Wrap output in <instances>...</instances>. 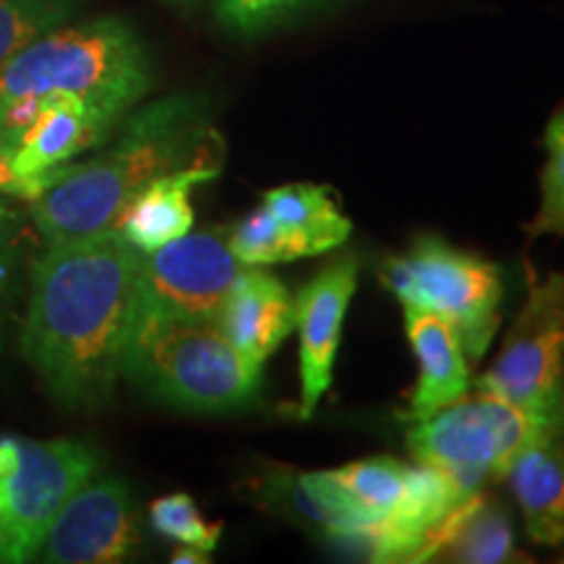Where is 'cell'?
<instances>
[{"label":"cell","instance_id":"6da1fadb","mask_svg":"<svg viewBox=\"0 0 564 564\" xmlns=\"http://www.w3.org/2000/svg\"><path fill=\"white\" fill-rule=\"evenodd\" d=\"M141 251L118 230L47 246L32 270L21 352L74 411L100 408L123 377L139 312Z\"/></svg>","mask_w":564,"mask_h":564},{"label":"cell","instance_id":"7a4b0ae2","mask_svg":"<svg viewBox=\"0 0 564 564\" xmlns=\"http://www.w3.org/2000/svg\"><path fill=\"white\" fill-rule=\"evenodd\" d=\"M223 141L196 97L173 95L131 112L108 150L51 173L32 199V220L47 246L116 230L141 188L183 167H223Z\"/></svg>","mask_w":564,"mask_h":564},{"label":"cell","instance_id":"3957f363","mask_svg":"<svg viewBox=\"0 0 564 564\" xmlns=\"http://www.w3.org/2000/svg\"><path fill=\"white\" fill-rule=\"evenodd\" d=\"M152 87L150 58L123 19L51 30L0 68V108L13 100L74 95L108 123L121 121Z\"/></svg>","mask_w":564,"mask_h":564},{"label":"cell","instance_id":"277c9868","mask_svg":"<svg viewBox=\"0 0 564 564\" xmlns=\"http://www.w3.org/2000/svg\"><path fill=\"white\" fill-rule=\"evenodd\" d=\"M123 377L192 413H232L259 398L262 369L232 348L217 322L137 312Z\"/></svg>","mask_w":564,"mask_h":564},{"label":"cell","instance_id":"5b68a950","mask_svg":"<svg viewBox=\"0 0 564 564\" xmlns=\"http://www.w3.org/2000/svg\"><path fill=\"white\" fill-rule=\"evenodd\" d=\"M564 423L481 392L460 398L426 419L413 421L408 449L419 463L440 468L465 497L507 476L510 465Z\"/></svg>","mask_w":564,"mask_h":564},{"label":"cell","instance_id":"8992f818","mask_svg":"<svg viewBox=\"0 0 564 564\" xmlns=\"http://www.w3.org/2000/svg\"><path fill=\"white\" fill-rule=\"evenodd\" d=\"M382 282L403 306L432 312L453 324L465 356L478 361L489 350L502 303L497 264L436 236H421L403 257L384 264Z\"/></svg>","mask_w":564,"mask_h":564},{"label":"cell","instance_id":"52a82bcc","mask_svg":"<svg viewBox=\"0 0 564 564\" xmlns=\"http://www.w3.org/2000/svg\"><path fill=\"white\" fill-rule=\"evenodd\" d=\"M478 392L564 423V272L528 274V295Z\"/></svg>","mask_w":564,"mask_h":564},{"label":"cell","instance_id":"ba28073f","mask_svg":"<svg viewBox=\"0 0 564 564\" xmlns=\"http://www.w3.org/2000/svg\"><path fill=\"white\" fill-rule=\"evenodd\" d=\"M100 455L79 440H19L17 465L0 478V562H32L55 514L97 476Z\"/></svg>","mask_w":564,"mask_h":564},{"label":"cell","instance_id":"9c48e42d","mask_svg":"<svg viewBox=\"0 0 564 564\" xmlns=\"http://www.w3.org/2000/svg\"><path fill=\"white\" fill-rule=\"evenodd\" d=\"M246 264L228 246V230L186 232L141 253L139 306L165 316L217 322Z\"/></svg>","mask_w":564,"mask_h":564},{"label":"cell","instance_id":"30bf717a","mask_svg":"<svg viewBox=\"0 0 564 564\" xmlns=\"http://www.w3.org/2000/svg\"><path fill=\"white\" fill-rule=\"evenodd\" d=\"M139 546L137 505L123 478L91 476L55 514L34 560L51 564H112Z\"/></svg>","mask_w":564,"mask_h":564},{"label":"cell","instance_id":"8fae6325","mask_svg":"<svg viewBox=\"0 0 564 564\" xmlns=\"http://www.w3.org/2000/svg\"><path fill=\"white\" fill-rule=\"evenodd\" d=\"M358 285V262L345 257L329 264L299 293L301 333V419H312L333 384V366L343 337V322Z\"/></svg>","mask_w":564,"mask_h":564},{"label":"cell","instance_id":"7c38bea8","mask_svg":"<svg viewBox=\"0 0 564 564\" xmlns=\"http://www.w3.org/2000/svg\"><path fill=\"white\" fill-rule=\"evenodd\" d=\"M295 322H299V303L291 291L257 267H246L217 316V327L232 348L259 369L288 340Z\"/></svg>","mask_w":564,"mask_h":564},{"label":"cell","instance_id":"4fadbf2b","mask_svg":"<svg viewBox=\"0 0 564 564\" xmlns=\"http://www.w3.org/2000/svg\"><path fill=\"white\" fill-rule=\"evenodd\" d=\"M405 333L419 361V379L403 421L426 419L470 390V369L455 327L442 316L405 306Z\"/></svg>","mask_w":564,"mask_h":564},{"label":"cell","instance_id":"5bb4252c","mask_svg":"<svg viewBox=\"0 0 564 564\" xmlns=\"http://www.w3.org/2000/svg\"><path fill=\"white\" fill-rule=\"evenodd\" d=\"M110 126L74 95H47L21 137L13 141V165L24 178H45L82 152L108 139Z\"/></svg>","mask_w":564,"mask_h":564},{"label":"cell","instance_id":"9a60e30c","mask_svg":"<svg viewBox=\"0 0 564 564\" xmlns=\"http://www.w3.org/2000/svg\"><path fill=\"white\" fill-rule=\"evenodd\" d=\"M217 173L220 167L199 165L160 175L129 202L116 230L141 253L186 236L194 228V188L215 181Z\"/></svg>","mask_w":564,"mask_h":564},{"label":"cell","instance_id":"2e32d148","mask_svg":"<svg viewBox=\"0 0 564 564\" xmlns=\"http://www.w3.org/2000/svg\"><path fill=\"white\" fill-rule=\"evenodd\" d=\"M505 478L528 535L541 546H564V429L531 444Z\"/></svg>","mask_w":564,"mask_h":564},{"label":"cell","instance_id":"e0dca14e","mask_svg":"<svg viewBox=\"0 0 564 564\" xmlns=\"http://www.w3.org/2000/svg\"><path fill=\"white\" fill-rule=\"evenodd\" d=\"M262 207L278 223L291 262L337 249L352 230L333 192L316 183H285L272 188L264 194Z\"/></svg>","mask_w":564,"mask_h":564},{"label":"cell","instance_id":"ac0fdd59","mask_svg":"<svg viewBox=\"0 0 564 564\" xmlns=\"http://www.w3.org/2000/svg\"><path fill=\"white\" fill-rule=\"evenodd\" d=\"M432 560L465 564H499L518 560L510 514L481 494L455 507L429 535Z\"/></svg>","mask_w":564,"mask_h":564},{"label":"cell","instance_id":"d6986e66","mask_svg":"<svg viewBox=\"0 0 564 564\" xmlns=\"http://www.w3.org/2000/svg\"><path fill=\"white\" fill-rule=\"evenodd\" d=\"M74 0H0V68L61 24Z\"/></svg>","mask_w":564,"mask_h":564},{"label":"cell","instance_id":"ffe728a7","mask_svg":"<svg viewBox=\"0 0 564 564\" xmlns=\"http://www.w3.org/2000/svg\"><path fill=\"white\" fill-rule=\"evenodd\" d=\"M546 165L541 173V204L528 225V238L564 236V108L552 116L544 133Z\"/></svg>","mask_w":564,"mask_h":564},{"label":"cell","instance_id":"44dd1931","mask_svg":"<svg viewBox=\"0 0 564 564\" xmlns=\"http://www.w3.org/2000/svg\"><path fill=\"white\" fill-rule=\"evenodd\" d=\"M150 523L162 539L178 541L183 546L202 549L209 554L223 539V523H207L194 499L183 491L154 499L150 507Z\"/></svg>","mask_w":564,"mask_h":564},{"label":"cell","instance_id":"7402d4cb","mask_svg":"<svg viewBox=\"0 0 564 564\" xmlns=\"http://www.w3.org/2000/svg\"><path fill=\"white\" fill-rule=\"evenodd\" d=\"M228 246L246 267H264L291 262L285 238L264 207L249 212L241 223L228 230Z\"/></svg>","mask_w":564,"mask_h":564},{"label":"cell","instance_id":"603a6c76","mask_svg":"<svg viewBox=\"0 0 564 564\" xmlns=\"http://www.w3.org/2000/svg\"><path fill=\"white\" fill-rule=\"evenodd\" d=\"M316 0H217L223 24L236 34H262L312 9Z\"/></svg>","mask_w":564,"mask_h":564},{"label":"cell","instance_id":"cb8c5ba5","mask_svg":"<svg viewBox=\"0 0 564 564\" xmlns=\"http://www.w3.org/2000/svg\"><path fill=\"white\" fill-rule=\"evenodd\" d=\"M47 181H51V175H45V178H24L17 171V165H13V141L0 131V194L32 202L45 192Z\"/></svg>","mask_w":564,"mask_h":564},{"label":"cell","instance_id":"d4e9b609","mask_svg":"<svg viewBox=\"0 0 564 564\" xmlns=\"http://www.w3.org/2000/svg\"><path fill=\"white\" fill-rule=\"evenodd\" d=\"M6 225H9V217L0 209V314H3L6 295H9L11 285V253H9V238H6Z\"/></svg>","mask_w":564,"mask_h":564},{"label":"cell","instance_id":"484cf974","mask_svg":"<svg viewBox=\"0 0 564 564\" xmlns=\"http://www.w3.org/2000/svg\"><path fill=\"white\" fill-rule=\"evenodd\" d=\"M171 562H175V564H207L209 552H202V549H194V546H183L171 556Z\"/></svg>","mask_w":564,"mask_h":564}]
</instances>
